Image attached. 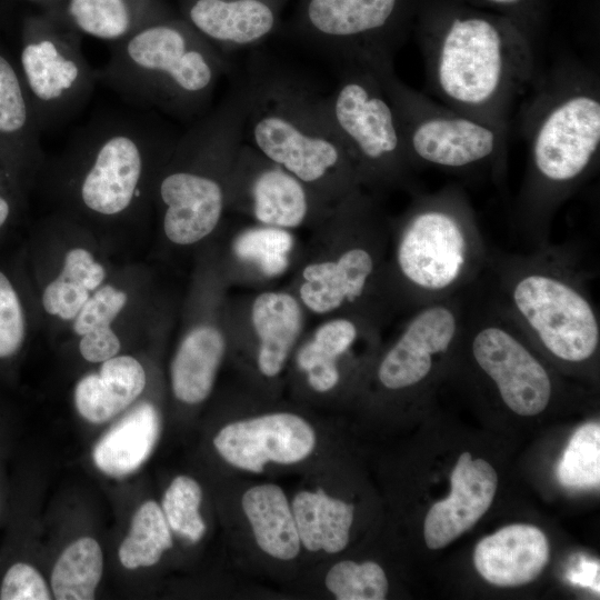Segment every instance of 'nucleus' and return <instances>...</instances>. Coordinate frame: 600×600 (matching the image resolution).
Wrapping results in <instances>:
<instances>
[{"instance_id":"obj_1","label":"nucleus","mask_w":600,"mask_h":600,"mask_svg":"<svg viewBox=\"0 0 600 600\" xmlns=\"http://www.w3.org/2000/svg\"><path fill=\"white\" fill-rule=\"evenodd\" d=\"M527 163L512 223L530 249L550 242L559 209L592 177L600 152V82L566 59L537 74L519 110Z\"/></svg>"},{"instance_id":"obj_2","label":"nucleus","mask_w":600,"mask_h":600,"mask_svg":"<svg viewBox=\"0 0 600 600\" xmlns=\"http://www.w3.org/2000/svg\"><path fill=\"white\" fill-rule=\"evenodd\" d=\"M416 13L429 91L509 134L512 111L538 74L531 39L463 0H421Z\"/></svg>"},{"instance_id":"obj_3","label":"nucleus","mask_w":600,"mask_h":600,"mask_svg":"<svg viewBox=\"0 0 600 600\" xmlns=\"http://www.w3.org/2000/svg\"><path fill=\"white\" fill-rule=\"evenodd\" d=\"M590 272L570 244L526 253L490 249L480 279L486 294L530 343L562 364H589L600 344Z\"/></svg>"},{"instance_id":"obj_4","label":"nucleus","mask_w":600,"mask_h":600,"mask_svg":"<svg viewBox=\"0 0 600 600\" xmlns=\"http://www.w3.org/2000/svg\"><path fill=\"white\" fill-rule=\"evenodd\" d=\"M411 193L406 210L389 220L386 263L391 312L407 314L471 288L483 276L490 252L461 184Z\"/></svg>"},{"instance_id":"obj_5","label":"nucleus","mask_w":600,"mask_h":600,"mask_svg":"<svg viewBox=\"0 0 600 600\" xmlns=\"http://www.w3.org/2000/svg\"><path fill=\"white\" fill-rule=\"evenodd\" d=\"M246 86L249 144L333 206L361 189L323 96L282 72L253 74Z\"/></svg>"},{"instance_id":"obj_6","label":"nucleus","mask_w":600,"mask_h":600,"mask_svg":"<svg viewBox=\"0 0 600 600\" xmlns=\"http://www.w3.org/2000/svg\"><path fill=\"white\" fill-rule=\"evenodd\" d=\"M147 111L104 113L70 138L62 167L73 206L91 216L118 218L154 191L177 138Z\"/></svg>"},{"instance_id":"obj_7","label":"nucleus","mask_w":600,"mask_h":600,"mask_svg":"<svg viewBox=\"0 0 600 600\" xmlns=\"http://www.w3.org/2000/svg\"><path fill=\"white\" fill-rule=\"evenodd\" d=\"M228 67L190 24L157 20L113 43L96 77L139 109L188 120L204 114Z\"/></svg>"},{"instance_id":"obj_8","label":"nucleus","mask_w":600,"mask_h":600,"mask_svg":"<svg viewBox=\"0 0 600 600\" xmlns=\"http://www.w3.org/2000/svg\"><path fill=\"white\" fill-rule=\"evenodd\" d=\"M329 253L301 269L297 298L314 314L356 313L381 322L391 314L386 291L390 226L372 193L358 189L327 218Z\"/></svg>"},{"instance_id":"obj_9","label":"nucleus","mask_w":600,"mask_h":600,"mask_svg":"<svg viewBox=\"0 0 600 600\" xmlns=\"http://www.w3.org/2000/svg\"><path fill=\"white\" fill-rule=\"evenodd\" d=\"M392 58L374 54L361 59L371 66L394 109L414 168L460 176L483 173L498 184L503 182L509 134L409 87L394 72Z\"/></svg>"},{"instance_id":"obj_10","label":"nucleus","mask_w":600,"mask_h":600,"mask_svg":"<svg viewBox=\"0 0 600 600\" xmlns=\"http://www.w3.org/2000/svg\"><path fill=\"white\" fill-rule=\"evenodd\" d=\"M340 63L338 82L324 100L361 188L370 193L393 188L416 191L418 170L376 72L362 59Z\"/></svg>"},{"instance_id":"obj_11","label":"nucleus","mask_w":600,"mask_h":600,"mask_svg":"<svg viewBox=\"0 0 600 600\" xmlns=\"http://www.w3.org/2000/svg\"><path fill=\"white\" fill-rule=\"evenodd\" d=\"M17 64L41 132L76 118L98 83L78 33L43 21L24 28Z\"/></svg>"},{"instance_id":"obj_12","label":"nucleus","mask_w":600,"mask_h":600,"mask_svg":"<svg viewBox=\"0 0 600 600\" xmlns=\"http://www.w3.org/2000/svg\"><path fill=\"white\" fill-rule=\"evenodd\" d=\"M421 0H306V34L340 62L398 49Z\"/></svg>"},{"instance_id":"obj_13","label":"nucleus","mask_w":600,"mask_h":600,"mask_svg":"<svg viewBox=\"0 0 600 600\" xmlns=\"http://www.w3.org/2000/svg\"><path fill=\"white\" fill-rule=\"evenodd\" d=\"M251 214L258 224L296 229L327 218L333 204L281 166L242 142L227 187V207Z\"/></svg>"},{"instance_id":"obj_14","label":"nucleus","mask_w":600,"mask_h":600,"mask_svg":"<svg viewBox=\"0 0 600 600\" xmlns=\"http://www.w3.org/2000/svg\"><path fill=\"white\" fill-rule=\"evenodd\" d=\"M470 288L408 314L383 353L376 377L387 391H407L427 383L440 361L456 352Z\"/></svg>"},{"instance_id":"obj_15","label":"nucleus","mask_w":600,"mask_h":600,"mask_svg":"<svg viewBox=\"0 0 600 600\" xmlns=\"http://www.w3.org/2000/svg\"><path fill=\"white\" fill-rule=\"evenodd\" d=\"M227 184L222 168L207 156L167 161L154 188L166 237L191 246L210 236L227 208Z\"/></svg>"},{"instance_id":"obj_16","label":"nucleus","mask_w":600,"mask_h":600,"mask_svg":"<svg viewBox=\"0 0 600 600\" xmlns=\"http://www.w3.org/2000/svg\"><path fill=\"white\" fill-rule=\"evenodd\" d=\"M317 446V433L303 417L270 412L223 426L213 438L218 454L230 466L259 473L268 463L306 460Z\"/></svg>"},{"instance_id":"obj_17","label":"nucleus","mask_w":600,"mask_h":600,"mask_svg":"<svg viewBox=\"0 0 600 600\" xmlns=\"http://www.w3.org/2000/svg\"><path fill=\"white\" fill-rule=\"evenodd\" d=\"M450 494L428 511L423 536L428 548L441 549L472 528L490 508L498 487L493 467L462 452L451 472Z\"/></svg>"},{"instance_id":"obj_18","label":"nucleus","mask_w":600,"mask_h":600,"mask_svg":"<svg viewBox=\"0 0 600 600\" xmlns=\"http://www.w3.org/2000/svg\"><path fill=\"white\" fill-rule=\"evenodd\" d=\"M278 0H190L189 24L222 53L267 39L276 29Z\"/></svg>"},{"instance_id":"obj_19","label":"nucleus","mask_w":600,"mask_h":600,"mask_svg":"<svg viewBox=\"0 0 600 600\" xmlns=\"http://www.w3.org/2000/svg\"><path fill=\"white\" fill-rule=\"evenodd\" d=\"M550 558L546 534L530 524H510L481 539L473 551L479 574L497 587H519L533 581Z\"/></svg>"},{"instance_id":"obj_20","label":"nucleus","mask_w":600,"mask_h":600,"mask_svg":"<svg viewBox=\"0 0 600 600\" xmlns=\"http://www.w3.org/2000/svg\"><path fill=\"white\" fill-rule=\"evenodd\" d=\"M382 322L356 313H340L319 324L297 353V366L310 388L324 393L341 379L339 360L358 346L378 339Z\"/></svg>"},{"instance_id":"obj_21","label":"nucleus","mask_w":600,"mask_h":600,"mask_svg":"<svg viewBox=\"0 0 600 600\" xmlns=\"http://www.w3.org/2000/svg\"><path fill=\"white\" fill-rule=\"evenodd\" d=\"M250 326L257 338V367L269 379L283 370L303 328V307L286 291H263L250 306Z\"/></svg>"},{"instance_id":"obj_22","label":"nucleus","mask_w":600,"mask_h":600,"mask_svg":"<svg viewBox=\"0 0 600 600\" xmlns=\"http://www.w3.org/2000/svg\"><path fill=\"white\" fill-rule=\"evenodd\" d=\"M142 364L131 356L102 362L98 373L83 377L74 389V403L82 418L102 423L127 409L144 390Z\"/></svg>"},{"instance_id":"obj_23","label":"nucleus","mask_w":600,"mask_h":600,"mask_svg":"<svg viewBox=\"0 0 600 600\" xmlns=\"http://www.w3.org/2000/svg\"><path fill=\"white\" fill-rule=\"evenodd\" d=\"M41 133L18 64L0 48V154L39 163L43 157Z\"/></svg>"},{"instance_id":"obj_24","label":"nucleus","mask_w":600,"mask_h":600,"mask_svg":"<svg viewBox=\"0 0 600 600\" xmlns=\"http://www.w3.org/2000/svg\"><path fill=\"white\" fill-rule=\"evenodd\" d=\"M226 352L222 331L212 324L192 328L180 342L170 366L174 397L198 404L211 393Z\"/></svg>"},{"instance_id":"obj_25","label":"nucleus","mask_w":600,"mask_h":600,"mask_svg":"<svg viewBox=\"0 0 600 600\" xmlns=\"http://www.w3.org/2000/svg\"><path fill=\"white\" fill-rule=\"evenodd\" d=\"M159 433L157 409L151 403H141L101 437L92 453L94 464L108 476H127L149 458Z\"/></svg>"},{"instance_id":"obj_26","label":"nucleus","mask_w":600,"mask_h":600,"mask_svg":"<svg viewBox=\"0 0 600 600\" xmlns=\"http://www.w3.org/2000/svg\"><path fill=\"white\" fill-rule=\"evenodd\" d=\"M243 513L258 547L269 557L290 561L300 552V538L291 504L281 487L261 483L244 491Z\"/></svg>"},{"instance_id":"obj_27","label":"nucleus","mask_w":600,"mask_h":600,"mask_svg":"<svg viewBox=\"0 0 600 600\" xmlns=\"http://www.w3.org/2000/svg\"><path fill=\"white\" fill-rule=\"evenodd\" d=\"M301 546L308 551L338 553L349 543L354 507L321 488L299 491L291 502Z\"/></svg>"},{"instance_id":"obj_28","label":"nucleus","mask_w":600,"mask_h":600,"mask_svg":"<svg viewBox=\"0 0 600 600\" xmlns=\"http://www.w3.org/2000/svg\"><path fill=\"white\" fill-rule=\"evenodd\" d=\"M104 278L103 266L87 249H70L59 276L42 293L46 312L62 320H73L90 298V292H94Z\"/></svg>"},{"instance_id":"obj_29","label":"nucleus","mask_w":600,"mask_h":600,"mask_svg":"<svg viewBox=\"0 0 600 600\" xmlns=\"http://www.w3.org/2000/svg\"><path fill=\"white\" fill-rule=\"evenodd\" d=\"M64 12L74 32L112 44L152 23L131 0H69Z\"/></svg>"},{"instance_id":"obj_30","label":"nucleus","mask_w":600,"mask_h":600,"mask_svg":"<svg viewBox=\"0 0 600 600\" xmlns=\"http://www.w3.org/2000/svg\"><path fill=\"white\" fill-rule=\"evenodd\" d=\"M102 573L103 553L99 542L81 537L57 559L50 579L52 594L58 600L93 599Z\"/></svg>"},{"instance_id":"obj_31","label":"nucleus","mask_w":600,"mask_h":600,"mask_svg":"<svg viewBox=\"0 0 600 600\" xmlns=\"http://www.w3.org/2000/svg\"><path fill=\"white\" fill-rule=\"evenodd\" d=\"M172 544L171 529L161 506L148 500L136 510L118 557L121 564L130 570L152 567Z\"/></svg>"},{"instance_id":"obj_32","label":"nucleus","mask_w":600,"mask_h":600,"mask_svg":"<svg viewBox=\"0 0 600 600\" xmlns=\"http://www.w3.org/2000/svg\"><path fill=\"white\" fill-rule=\"evenodd\" d=\"M293 236L290 230L258 224L239 233L233 242V253L253 264L260 273L273 278L282 274L290 264Z\"/></svg>"},{"instance_id":"obj_33","label":"nucleus","mask_w":600,"mask_h":600,"mask_svg":"<svg viewBox=\"0 0 600 600\" xmlns=\"http://www.w3.org/2000/svg\"><path fill=\"white\" fill-rule=\"evenodd\" d=\"M567 488L587 489L600 482V426L588 422L572 434L557 469Z\"/></svg>"},{"instance_id":"obj_34","label":"nucleus","mask_w":600,"mask_h":600,"mask_svg":"<svg viewBox=\"0 0 600 600\" xmlns=\"http://www.w3.org/2000/svg\"><path fill=\"white\" fill-rule=\"evenodd\" d=\"M324 583L338 600H382L389 589L384 570L373 561H339L327 572Z\"/></svg>"},{"instance_id":"obj_35","label":"nucleus","mask_w":600,"mask_h":600,"mask_svg":"<svg viewBox=\"0 0 600 600\" xmlns=\"http://www.w3.org/2000/svg\"><path fill=\"white\" fill-rule=\"evenodd\" d=\"M202 489L191 477H176L164 491L161 509L172 531L191 542H198L206 532L200 513Z\"/></svg>"},{"instance_id":"obj_36","label":"nucleus","mask_w":600,"mask_h":600,"mask_svg":"<svg viewBox=\"0 0 600 600\" xmlns=\"http://www.w3.org/2000/svg\"><path fill=\"white\" fill-rule=\"evenodd\" d=\"M127 301L123 290L110 284L99 287L73 319V331L81 337L94 329L111 327Z\"/></svg>"},{"instance_id":"obj_37","label":"nucleus","mask_w":600,"mask_h":600,"mask_svg":"<svg viewBox=\"0 0 600 600\" xmlns=\"http://www.w3.org/2000/svg\"><path fill=\"white\" fill-rule=\"evenodd\" d=\"M26 336L23 309L16 289L0 271V359L13 356Z\"/></svg>"},{"instance_id":"obj_38","label":"nucleus","mask_w":600,"mask_h":600,"mask_svg":"<svg viewBox=\"0 0 600 600\" xmlns=\"http://www.w3.org/2000/svg\"><path fill=\"white\" fill-rule=\"evenodd\" d=\"M1 600H48L51 593L41 573L26 562L13 563L0 586Z\"/></svg>"},{"instance_id":"obj_39","label":"nucleus","mask_w":600,"mask_h":600,"mask_svg":"<svg viewBox=\"0 0 600 600\" xmlns=\"http://www.w3.org/2000/svg\"><path fill=\"white\" fill-rule=\"evenodd\" d=\"M473 7L491 9L512 21L533 42V26L537 19L538 0H463Z\"/></svg>"},{"instance_id":"obj_40","label":"nucleus","mask_w":600,"mask_h":600,"mask_svg":"<svg viewBox=\"0 0 600 600\" xmlns=\"http://www.w3.org/2000/svg\"><path fill=\"white\" fill-rule=\"evenodd\" d=\"M120 349L121 342L111 327L94 329L81 336L79 342L82 358L93 363H102L116 357Z\"/></svg>"},{"instance_id":"obj_41","label":"nucleus","mask_w":600,"mask_h":600,"mask_svg":"<svg viewBox=\"0 0 600 600\" xmlns=\"http://www.w3.org/2000/svg\"><path fill=\"white\" fill-rule=\"evenodd\" d=\"M11 213V203L9 199L0 193V228L7 222Z\"/></svg>"}]
</instances>
